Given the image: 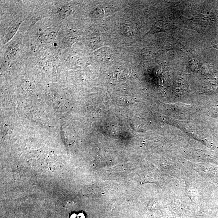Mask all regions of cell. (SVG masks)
Here are the masks:
<instances>
[{"instance_id": "3", "label": "cell", "mask_w": 218, "mask_h": 218, "mask_svg": "<svg viewBox=\"0 0 218 218\" xmlns=\"http://www.w3.org/2000/svg\"><path fill=\"white\" fill-rule=\"evenodd\" d=\"M19 25L20 24H17L11 28V29L9 30V32L7 33L8 34L7 37V39L9 40L11 38H12L14 34L16 32V30H17Z\"/></svg>"}, {"instance_id": "2", "label": "cell", "mask_w": 218, "mask_h": 218, "mask_svg": "<svg viewBox=\"0 0 218 218\" xmlns=\"http://www.w3.org/2000/svg\"><path fill=\"white\" fill-rule=\"evenodd\" d=\"M164 32H165V30L160 25L159 22H157L151 27V30L148 32V33H150V34H155V33Z\"/></svg>"}, {"instance_id": "1", "label": "cell", "mask_w": 218, "mask_h": 218, "mask_svg": "<svg viewBox=\"0 0 218 218\" xmlns=\"http://www.w3.org/2000/svg\"><path fill=\"white\" fill-rule=\"evenodd\" d=\"M121 31H122L123 34H125V35L127 36H132L134 32V28L132 24L127 23L122 26L121 28Z\"/></svg>"}]
</instances>
